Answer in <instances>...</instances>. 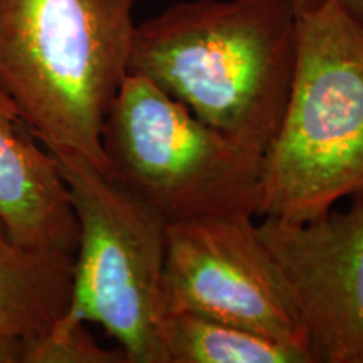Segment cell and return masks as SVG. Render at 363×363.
I'll use <instances>...</instances> for the list:
<instances>
[{
  "label": "cell",
  "mask_w": 363,
  "mask_h": 363,
  "mask_svg": "<svg viewBox=\"0 0 363 363\" xmlns=\"http://www.w3.org/2000/svg\"><path fill=\"white\" fill-rule=\"evenodd\" d=\"M288 2L293 7V11L296 12V16L333 4V6L340 7L342 11L350 13L352 17L363 22V0H288Z\"/></svg>",
  "instance_id": "7c38bea8"
},
{
  "label": "cell",
  "mask_w": 363,
  "mask_h": 363,
  "mask_svg": "<svg viewBox=\"0 0 363 363\" xmlns=\"http://www.w3.org/2000/svg\"><path fill=\"white\" fill-rule=\"evenodd\" d=\"M54 157L79 233L66 315L101 326L128 363H167L162 305L167 225L93 165Z\"/></svg>",
  "instance_id": "5b68a950"
},
{
  "label": "cell",
  "mask_w": 363,
  "mask_h": 363,
  "mask_svg": "<svg viewBox=\"0 0 363 363\" xmlns=\"http://www.w3.org/2000/svg\"><path fill=\"white\" fill-rule=\"evenodd\" d=\"M74 254L26 247L0 224V340L33 342L66 315Z\"/></svg>",
  "instance_id": "9c48e42d"
},
{
  "label": "cell",
  "mask_w": 363,
  "mask_h": 363,
  "mask_svg": "<svg viewBox=\"0 0 363 363\" xmlns=\"http://www.w3.org/2000/svg\"><path fill=\"white\" fill-rule=\"evenodd\" d=\"M167 363H311L303 348L214 318H163Z\"/></svg>",
  "instance_id": "30bf717a"
},
{
  "label": "cell",
  "mask_w": 363,
  "mask_h": 363,
  "mask_svg": "<svg viewBox=\"0 0 363 363\" xmlns=\"http://www.w3.org/2000/svg\"><path fill=\"white\" fill-rule=\"evenodd\" d=\"M311 363H363V195L306 222L264 217Z\"/></svg>",
  "instance_id": "52a82bcc"
},
{
  "label": "cell",
  "mask_w": 363,
  "mask_h": 363,
  "mask_svg": "<svg viewBox=\"0 0 363 363\" xmlns=\"http://www.w3.org/2000/svg\"><path fill=\"white\" fill-rule=\"evenodd\" d=\"M27 342L0 340V363H26Z\"/></svg>",
  "instance_id": "4fadbf2b"
},
{
  "label": "cell",
  "mask_w": 363,
  "mask_h": 363,
  "mask_svg": "<svg viewBox=\"0 0 363 363\" xmlns=\"http://www.w3.org/2000/svg\"><path fill=\"white\" fill-rule=\"evenodd\" d=\"M288 0H185L135 27L128 74L157 84L207 125L266 150L296 65Z\"/></svg>",
  "instance_id": "6da1fadb"
},
{
  "label": "cell",
  "mask_w": 363,
  "mask_h": 363,
  "mask_svg": "<svg viewBox=\"0 0 363 363\" xmlns=\"http://www.w3.org/2000/svg\"><path fill=\"white\" fill-rule=\"evenodd\" d=\"M101 145L108 177L165 225L257 216L264 150L207 125L143 76H126Z\"/></svg>",
  "instance_id": "277c9868"
},
{
  "label": "cell",
  "mask_w": 363,
  "mask_h": 363,
  "mask_svg": "<svg viewBox=\"0 0 363 363\" xmlns=\"http://www.w3.org/2000/svg\"><path fill=\"white\" fill-rule=\"evenodd\" d=\"M26 363H128L120 347H99L84 321L65 315L44 337L27 342Z\"/></svg>",
  "instance_id": "8fae6325"
},
{
  "label": "cell",
  "mask_w": 363,
  "mask_h": 363,
  "mask_svg": "<svg viewBox=\"0 0 363 363\" xmlns=\"http://www.w3.org/2000/svg\"><path fill=\"white\" fill-rule=\"evenodd\" d=\"M0 89V224L26 247L76 254L78 219L56 157Z\"/></svg>",
  "instance_id": "ba28073f"
},
{
  "label": "cell",
  "mask_w": 363,
  "mask_h": 363,
  "mask_svg": "<svg viewBox=\"0 0 363 363\" xmlns=\"http://www.w3.org/2000/svg\"><path fill=\"white\" fill-rule=\"evenodd\" d=\"M138 0H0V89L52 155L108 175L101 135L128 76Z\"/></svg>",
  "instance_id": "7a4b0ae2"
},
{
  "label": "cell",
  "mask_w": 363,
  "mask_h": 363,
  "mask_svg": "<svg viewBox=\"0 0 363 363\" xmlns=\"http://www.w3.org/2000/svg\"><path fill=\"white\" fill-rule=\"evenodd\" d=\"M252 219L230 216L167 225L163 315L214 318L308 353L291 294Z\"/></svg>",
  "instance_id": "8992f818"
},
{
  "label": "cell",
  "mask_w": 363,
  "mask_h": 363,
  "mask_svg": "<svg viewBox=\"0 0 363 363\" xmlns=\"http://www.w3.org/2000/svg\"><path fill=\"white\" fill-rule=\"evenodd\" d=\"M288 103L264 150L257 216L306 222L363 195V22L299 13Z\"/></svg>",
  "instance_id": "3957f363"
}]
</instances>
